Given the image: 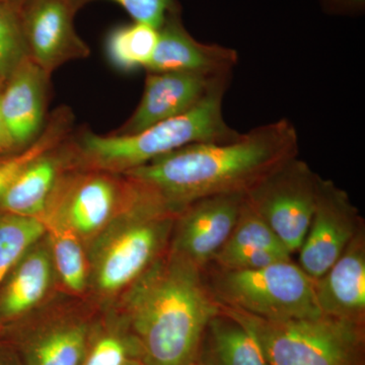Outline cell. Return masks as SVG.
Returning <instances> with one entry per match:
<instances>
[{
    "mask_svg": "<svg viewBox=\"0 0 365 365\" xmlns=\"http://www.w3.org/2000/svg\"><path fill=\"white\" fill-rule=\"evenodd\" d=\"M297 153V128L280 119L230 140L190 144L122 175L178 215L204 197L246 193Z\"/></svg>",
    "mask_w": 365,
    "mask_h": 365,
    "instance_id": "obj_1",
    "label": "cell"
},
{
    "mask_svg": "<svg viewBox=\"0 0 365 365\" xmlns=\"http://www.w3.org/2000/svg\"><path fill=\"white\" fill-rule=\"evenodd\" d=\"M125 292V330L144 365L197 361L209 322L220 312L203 270L169 251Z\"/></svg>",
    "mask_w": 365,
    "mask_h": 365,
    "instance_id": "obj_2",
    "label": "cell"
},
{
    "mask_svg": "<svg viewBox=\"0 0 365 365\" xmlns=\"http://www.w3.org/2000/svg\"><path fill=\"white\" fill-rule=\"evenodd\" d=\"M230 79L220 81L189 111L131 135L85 132L69 146L79 169L122 175L184 146L234 139L239 132L223 117V97Z\"/></svg>",
    "mask_w": 365,
    "mask_h": 365,
    "instance_id": "obj_3",
    "label": "cell"
},
{
    "mask_svg": "<svg viewBox=\"0 0 365 365\" xmlns=\"http://www.w3.org/2000/svg\"><path fill=\"white\" fill-rule=\"evenodd\" d=\"M131 182L130 198L86 252L90 283L105 297L126 290L165 254L176 222L175 213Z\"/></svg>",
    "mask_w": 365,
    "mask_h": 365,
    "instance_id": "obj_4",
    "label": "cell"
},
{
    "mask_svg": "<svg viewBox=\"0 0 365 365\" xmlns=\"http://www.w3.org/2000/svg\"><path fill=\"white\" fill-rule=\"evenodd\" d=\"M220 309L253 335L269 365H365V324L324 314L270 321Z\"/></svg>",
    "mask_w": 365,
    "mask_h": 365,
    "instance_id": "obj_5",
    "label": "cell"
},
{
    "mask_svg": "<svg viewBox=\"0 0 365 365\" xmlns=\"http://www.w3.org/2000/svg\"><path fill=\"white\" fill-rule=\"evenodd\" d=\"M208 276L206 283L220 307L270 321L322 314L314 280L292 260L256 270L215 267Z\"/></svg>",
    "mask_w": 365,
    "mask_h": 365,
    "instance_id": "obj_6",
    "label": "cell"
},
{
    "mask_svg": "<svg viewBox=\"0 0 365 365\" xmlns=\"http://www.w3.org/2000/svg\"><path fill=\"white\" fill-rule=\"evenodd\" d=\"M319 178L304 160L290 158L246 192V201L282 241L299 252L313 217Z\"/></svg>",
    "mask_w": 365,
    "mask_h": 365,
    "instance_id": "obj_7",
    "label": "cell"
},
{
    "mask_svg": "<svg viewBox=\"0 0 365 365\" xmlns=\"http://www.w3.org/2000/svg\"><path fill=\"white\" fill-rule=\"evenodd\" d=\"M83 170L59 178L42 220L68 227L83 242H91L130 198L133 184L123 175Z\"/></svg>",
    "mask_w": 365,
    "mask_h": 365,
    "instance_id": "obj_8",
    "label": "cell"
},
{
    "mask_svg": "<svg viewBox=\"0 0 365 365\" xmlns=\"http://www.w3.org/2000/svg\"><path fill=\"white\" fill-rule=\"evenodd\" d=\"M364 230V220L348 194L321 178L313 217L299 250V267L319 279Z\"/></svg>",
    "mask_w": 365,
    "mask_h": 365,
    "instance_id": "obj_9",
    "label": "cell"
},
{
    "mask_svg": "<svg viewBox=\"0 0 365 365\" xmlns=\"http://www.w3.org/2000/svg\"><path fill=\"white\" fill-rule=\"evenodd\" d=\"M246 193L218 194L194 201L177 215L170 252L204 271L227 244Z\"/></svg>",
    "mask_w": 365,
    "mask_h": 365,
    "instance_id": "obj_10",
    "label": "cell"
},
{
    "mask_svg": "<svg viewBox=\"0 0 365 365\" xmlns=\"http://www.w3.org/2000/svg\"><path fill=\"white\" fill-rule=\"evenodd\" d=\"M19 13L29 57L50 76L67 62L90 55L74 28L72 0H28Z\"/></svg>",
    "mask_w": 365,
    "mask_h": 365,
    "instance_id": "obj_11",
    "label": "cell"
},
{
    "mask_svg": "<svg viewBox=\"0 0 365 365\" xmlns=\"http://www.w3.org/2000/svg\"><path fill=\"white\" fill-rule=\"evenodd\" d=\"M232 74L207 76L191 72H148L143 98L132 116L113 134L131 135L165 120L179 116L198 104Z\"/></svg>",
    "mask_w": 365,
    "mask_h": 365,
    "instance_id": "obj_12",
    "label": "cell"
},
{
    "mask_svg": "<svg viewBox=\"0 0 365 365\" xmlns=\"http://www.w3.org/2000/svg\"><path fill=\"white\" fill-rule=\"evenodd\" d=\"M50 76L28 56L4 81L0 111L19 150L31 145L44 128Z\"/></svg>",
    "mask_w": 365,
    "mask_h": 365,
    "instance_id": "obj_13",
    "label": "cell"
},
{
    "mask_svg": "<svg viewBox=\"0 0 365 365\" xmlns=\"http://www.w3.org/2000/svg\"><path fill=\"white\" fill-rule=\"evenodd\" d=\"M237 60L239 55L232 48L194 39L182 25L180 14H175L158 29L157 47L145 69L222 76L232 74Z\"/></svg>",
    "mask_w": 365,
    "mask_h": 365,
    "instance_id": "obj_14",
    "label": "cell"
},
{
    "mask_svg": "<svg viewBox=\"0 0 365 365\" xmlns=\"http://www.w3.org/2000/svg\"><path fill=\"white\" fill-rule=\"evenodd\" d=\"M322 314L365 324V234L361 230L338 260L314 280Z\"/></svg>",
    "mask_w": 365,
    "mask_h": 365,
    "instance_id": "obj_15",
    "label": "cell"
},
{
    "mask_svg": "<svg viewBox=\"0 0 365 365\" xmlns=\"http://www.w3.org/2000/svg\"><path fill=\"white\" fill-rule=\"evenodd\" d=\"M54 271L44 235L21 257L0 285V329L25 316L44 299Z\"/></svg>",
    "mask_w": 365,
    "mask_h": 365,
    "instance_id": "obj_16",
    "label": "cell"
},
{
    "mask_svg": "<svg viewBox=\"0 0 365 365\" xmlns=\"http://www.w3.org/2000/svg\"><path fill=\"white\" fill-rule=\"evenodd\" d=\"M56 148L34 160L14 178L0 195V212L42 220L55 185L71 165L68 150L55 155Z\"/></svg>",
    "mask_w": 365,
    "mask_h": 365,
    "instance_id": "obj_17",
    "label": "cell"
},
{
    "mask_svg": "<svg viewBox=\"0 0 365 365\" xmlns=\"http://www.w3.org/2000/svg\"><path fill=\"white\" fill-rule=\"evenodd\" d=\"M91 337L83 322L64 319L25 334L13 347L24 365H81Z\"/></svg>",
    "mask_w": 365,
    "mask_h": 365,
    "instance_id": "obj_18",
    "label": "cell"
},
{
    "mask_svg": "<svg viewBox=\"0 0 365 365\" xmlns=\"http://www.w3.org/2000/svg\"><path fill=\"white\" fill-rule=\"evenodd\" d=\"M197 360L204 365H269L253 335L222 309L209 322Z\"/></svg>",
    "mask_w": 365,
    "mask_h": 365,
    "instance_id": "obj_19",
    "label": "cell"
},
{
    "mask_svg": "<svg viewBox=\"0 0 365 365\" xmlns=\"http://www.w3.org/2000/svg\"><path fill=\"white\" fill-rule=\"evenodd\" d=\"M41 222L44 223L53 265L62 283L74 294L85 292L90 284V268L83 241L61 223L52 220Z\"/></svg>",
    "mask_w": 365,
    "mask_h": 365,
    "instance_id": "obj_20",
    "label": "cell"
},
{
    "mask_svg": "<svg viewBox=\"0 0 365 365\" xmlns=\"http://www.w3.org/2000/svg\"><path fill=\"white\" fill-rule=\"evenodd\" d=\"M158 40V30L136 23L115 29L107 40V52L113 66L130 71L150 63Z\"/></svg>",
    "mask_w": 365,
    "mask_h": 365,
    "instance_id": "obj_21",
    "label": "cell"
},
{
    "mask_svg": "<svg viewBox=\"0 0 365 365\" xmlns=\"http://www.w3.org/2000/svg\"><path fill=\"white\" fill-rule=\"evenodd\" d=\"M46 234L39 220L0 212V285L11 269Z\"/></svg>",
    "mask_w": 365,
    "mask_h": 365,
    "instance_id": "obj_22",
    "label": "cell"
},
{
    "mask_svg": "<svg viewBox=\"0 0 365 365\" xmlns=\"http://www.w3.org/2000/svg\"><path fill=\"white\" fill-rule=\"evenodd\" d=\"M71 123V113L67 109L58 110L31 145L0 163V195L29 163L54 150L67 138Z\"/></svg>",
    "mask_w": 365,
    "mask_h": 365,
    "instance_id": "obj_23",
    "label": "cell"
},
{
    "mask_svg": "<svg viewBox=\"0 0 365 365\" xmlns=\"http://www.w3.org/2000/svg\"><path fill=\"white\" fill-rule=\"evenodd\" d=\"M223 247H252L269 250L288 257H292V255L267 223L250 207L246 197L232 235Z\"/></svg>",
    "mask_w": 365,
    "mask_h": 365,
    "instance_id": "obj_24",
    "label": "cell"
},
{
    "mask_svg": "<svg viewBox=\"0 0 365 365\" xmlns=\"http://www.w3.org/2000/svg\"><path fill=\"white\" fill-rule=\"evenodd\" d=\"M28 56L20 13L9 2L0 1V78H9Z\"/></svg>",
    "mask_w": 365,
    "mask_h": 365,
    "instance_id": "obj_25",
    "label": "cell"
},
{
    "mask_svg": "<svg viewBox=\"0 0 365 365\" xmlns=\"http://www.w3.org/2000/svg\"><path fill=\"white\" fill-rule=\"evenodd\" d=\"M132 357L139 359L136 346L128 332L108 331L93 334L81 365H124Z\"/></svg>",
    "mask_w": 365,
    "mask_h": 365,
    "instance_id": "obj_26",
    "label": "cell"
},
{
    "mask_svg": "<svg viewBox=\"0 0 365 365\" xmlns=\"http://www.w3.org/2000/svg\"><path fill=\"white\" fill-rule=\"evenodd\" d=\"M292 260V257L285 256L252 247H223L211 263L216 267L227 270H256L267 267L281 261Z\"/></svg>",
    "mask_w": 365,
    "mask_h": 365,
    "instance_id": "obj_27",
    "label": "cell"
},
{
    "mask_svg": "<svg viewBox=\"0 0 365 365\" xmlns=\"http://www.w3.org/2000/svg\"><path fill=\"white\" fill-rule=\"evenodd\" d=\"M96 0H72L76 11ZM123 7L136 23L146 24L160 29L172 14H180L176 0H108Z\"/></svg>",
    "mask_w": 365,
    "mask_h": 365,
    "instance_id": "obj_28",
    "label": "cell"
},
{
    "mask_svg": "<svg viewBox=\"0 0 365 365\" xmlns=\"http://www.w3.org/2000/svg\"><path fill=\"white\" fill-rule=\"evenodd\" d=\"M328 13L354 16L364 11L365 0H319Z\"/></svg>",
    "mask_w": 365,
    "mask_h": 365,
    "instance_id": "obj_29",
    "label": "cell"
},
{
    "mask_svg": "<svg viewBox=\"0 0 365 365\" xmlns=\"http://www.w3.org/2000/svg\"><path fill=\"white\" fill-rule=\"evenodd\" d=\"M4 81L6 79L0 78V95H1L2 88H4ZM20 151L21 150H19L18 146L14 143V139L11 138V134L7 130L1 111H0V163L13 157Z\"/></svg>",
    "mask_w": 365,
    "mask_h": 365,
    "instance_id": "obj_30",
    "label": "cell"
},
{
    "mask_svg": "<svg viewBox=\"0 0 365 365\" xmlns=\"http://www.w3.org/2000/svg\"><path fill=\"white\" fill-rule=\"evenodd\" d=\"M0 365H24L13 346L0 342Z\"/></svg>",
    "mask_w": 365,
    "mask_h": 365,
    "instance_id": "obj_31",
    "label": "cell"
},
{
    "mask_svg": "<svg viewBox=\"0 0 365 365\" xmlns=\"http://www.w3.org/2000/svg\"><path fill=\"white\" fill-rule=\"evenodd\" d=\"M28 0H9V4L16 9V11H20L21 7Z\"/></svg>",
    "mask_w": 365,
    "mask_h": 365,
    "instance_id": "obj_32",
    "label": "cell"
},
{
    "mask_svg": "<svg viewBox=\"0 0 365 365\" xmlns=\"http://www.w3.org/2000/svg\"><path fill=\"white\" fill-rule=\"evenodd\" d=\"M124 365H144V364L138 357H132Z\"/></svg>",
    "mask_w": 365,
    "mask_h": 365,
    "instance_id": "obj_33",
    "label": "cell"
},
{
    "mask_svg": "<svg viewBox=\"0 0 365 365\" xmlns=\"http://www.w3.org/2000/svg\"><path fill=\"white\" fill-rule=\"evenodd\" d=\"M191 365H204V364H201L200 361H198V360H197V361L194 362V364H192Z\"/></svg>",
    "mask_w": 365,
    "mask_h": 365,
    "instance_id": "obj_34",
    "label": "cell"
},
{
    "mask_svg": "<svg viewBox=\"0 0 365 365\" xmlns=\"http://www.w3.org/2000/svg\"><path fill=\"white\" fill-rule=\"evenodd\" d=\"M0 1L9 2V0H0Z\"/></svg>",
    "mask_w": 365,
    "mask_h": 365,
    "instance_id": "obj_35",
    "label": "cell"
}]
</instances>
